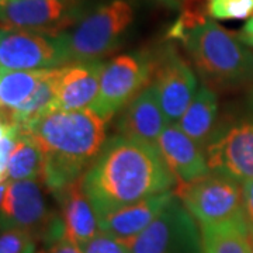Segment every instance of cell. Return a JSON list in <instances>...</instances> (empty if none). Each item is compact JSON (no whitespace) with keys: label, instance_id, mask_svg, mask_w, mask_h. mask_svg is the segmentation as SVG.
<instances>
[{"label":"cell","instance_id":"cell-5","mask_svg":"<svg viewBox=\"0 0 253 253\" xmlns=\"http://www.w3.org/2000/svg\"><path fill=\"white\" fill-rule=\"evenodd\" d=\"M176 197L199 225H211L244 218L242 183L210 172L196 180L177 184Z\"/></svg>","mask_w":253,"mask_h":253},{"label":"cell","instance_id":"cell-16","mask_svg":"<svg viewBox=\"0 0 253 253\" xmlns=\"http://www.w3.org/2000/svg\"><path fill=\"white\" fill-rule=\"evenodd\" d=\"M103 69L104 63L101 61L73 62L65 65L52 111L90 109L99 94Z\"/></svg>","mask_w":253,"mask_h":253},{"label":"cell","instance_id":"cell-30","mask_svg":"<svg viewBox=\"0 0 253 253\" xmlns=\"http://www.w3.org/2000/svg\"><path fill=\"white\" fill-rule=\"evenodd\" d=\"M158 1H161L162 4L168 6L169 9L180 10V7L183 6V3H184L186 0H158Z\"/></svg>","mask_w":253,"mask_h":253},{"label":"cell","instance_id":"cell-29","mask_svg":"<svg viewBox=\"0 0 253 253\" xmlns=\"http://www.w3.org/2000/svg\"><path fill=\"white\" fill-rule=\"evenodd\" d=\"M238 38L245 45L253 46V16L246 21L244 28L238 33Z\"/></svg>","mask_w":253,"mask_h":253},{"label":"cell","instance_id":"cell-22","mask_svg":"<svg viewBox=\"0 0 253 253\" xmlns=\"http://www.w3.org/2000/svg\"><path fill=\"white\" fill-rule=\"evenodd\" d=\"M51 69L37 71H1L0 72V104L1 116H6L13 110L26 103L36 91Z\"/></svg>","mask_w":253,"mask_h":253},{"label":"cell","instance_id":"cell-24","mask_svg":"<svg viewBox=\"0 0 253 253\" xmlns=\"http://www.w3.org/2000/svg\"><path fill=\"white\" fill-rule=\"evenodd\" d=\"M36 238L21 228H4L0 236V253H24Z\"/></svg>","mask_w":253,"mask_h":253},{"label":"cell","instance_id":"cell-31","mask_svg":"<svg viewBox=\"0 0 253 253\" xmlns=\"http://www.w3.org/2000/svg\"><path fill=\"white\" fill-rule=\"evenodd\" d=\"M24 253H44V251H41V252H38V249H37V244L36 241H33L31 244L28 245V248L24 251Z\"/></svg>","mask_w":253,"mask_h":253},{"label":"cell","instance_id":"cell-7","mask_svg":"<svg viewBox=\"0 0 253 253\" xmlns=\"http://www.w3.org/2000/svg\"><path fill=\"white\" fill-rule=\"evenodd\" d=\"M126 245L131 253H203L196 219L176 194L159 217Z\"/></svg>","mask_w":253,"mask_h":253},{"label":"cell","instance_id":"cell-32","mask_svg":"<svg viewBox=\"0 0 253 253\" xmlns=\"http://www.w3.org/2000/svg\"><path fill=\"white\" fill-rule=\"evenodd\" d=\"M65 3H68L69 6H72V7H76V9H81V4L83 0H62Z\"/></svg>","mask_w":253,"mask_h":253},{"label":"cell","instance_id":"cell-20","mask_svg":"<svg viewBox=\"0 0 253 253\" xmlns=\"http://www.w3.org/2000/svg\"><path fill=\"white\" fill-rule=\"evenodd\" d=\"M62 69L63 66L51 69L26 103H23L20 107L13 110L9 114L1 116V123L27 126L33 121H36L37 118L42 117L44 114L52 111L58 96Z\"/></svg>","mask_w":253,"mask_h":253},{"label":"cell","instance_id":"cell-8","mask_svg":"<svg viewBox=\"0 0 253 253\" xmlns=\"http://www.w3.org/2000/svg\"><path fill=\"white\" fill-rule=\"evenodd\" d=\"M1 229L21 228L34 238L65 235L62 221L52 224L41 183L37 180L1 181Z\"/></svg>","mask_w":253,"mask_h":253},{"label":"cell","instance_id":"cell-1","mask_svg":"<svg viewBox=\"0 0 253 253\" xmlns=\"http://www.w3.org/2000/svg\"><path fill=\"white\" fill-rule=\"evenodd\" d=\"M158 148L117 135L103 145L83 176V190L97 217L176 189Z\"/></svg>","mask_w":253,"mask_h":253},{"label":"cell","instance_id":"cell-27","mask_svg":"<svg viewBox=\"0 0 253 253\" xmlns=\"http://www.w3.org/2000/svg\"><path fill=\"white\" fill-rule=\"evenodd\" d=\"M244 189V214L246 224L253 232V179L242 183Z\"/></svg>","mask_w":253,"mask_h":253},{"label":"cell","instance_id":"cell-6","mask_svg":"<svg viewBox=\"0 0 253 253\" xmlns=\"http://www.w3.org/2000/svg\"><path fill=\"white\" fill-rule=\"evenodd\" d=\"M152 78V55H118L104 63L99 94L90 109L107 123L151 84Z\"/></svg>","mask_w":253,"mask_h":253},{"label":"cell","instance_id":"cell-14","mask_svg":"<svg viewBox=\"0 0 253 253\" xmlns=\"http://www.w3.org/2000/svg\"><path fill=\"white\" fill-rule=\"evenodd\" d=\"M158 148L177 184H186L210 173L206 151L177 124H169L165 128Z\"/></svg>","mask_w":253,"mask_h":253},{"label":"cell","instance_id":"cell-4","mask_svg":"<svg viewBox=\"0 0 253 253\" xmlns=\"http://www.w3.org/2000/svg\"><path fill=\"white\" fill-rule=\"evenodd\" d=\"M135 18L131 0H107L82 18L62 41L69 63L100 61L116 49Z\"/></svg>","mask_w":253,"mask_h":253},{"label":"cell","instance_id":"cell-10","mask_svg":"<svg viewBox=\"0 0 253 253\" xmlns=\"http://www.w3.org/2000/svg\"><path fill=\"white\" fill-rule=\"evenodd\" d=\"M69 65L62 37L33 31H1L0 69L37 71Z\"/></svg>","mask_w":253,"mask_h":253},{"label":"cell","instance_id":"cell-18","mask_svg":"<svg viewBox=\"0 0 253 253\" xmlns=\"http://www.w3.org/2000/svg\"><path fill=\"white\" fill-rule=\"evenodd\" d=\"M217 116V93L203 83L196 91V96L190 103L186 113L179 120L177 126L206 151L208 141L215 131Z\"/></svg>","mask_w":253,"mask_h":253},{"label":"cell","instance_id":"cell-3","mask_svg":"<svg viewBox=\"0 0 253 253\" xmlns=\"http://www.w3.org/2000/svg\"><path fill=\"white\" fill-rule=\"evenodd\" d=\"M180 41L204 84L212 90L253 84V54L238 34L208 20L189 30Z\"/></svg>","mask_w":253,"mask_h":253},{"label":"cell","instance_id":"cell-2","mask_svg":"<svg viewBox=\"0 0 253 253\" xmlns=\"http://www.w3.org/2000/svg\"><path fill=\"white\" fill-rule=\"evenodd\" d=\"M21 128L44 152L41 180L54 194L82 179L106 144V121L91 109L49 111Z\"/></svg>","mask_w":253,"mask_h":253},{"label":"cell","instance_id":"cell-13","mask_svg":"<svg viewBox=\"0 0 253 253\" xmlns=\"http://www.w3.org/2000/svg\"><path fill=\"white\" fill-rule=\"evenodd\" d=\"M169 124L158 90L151 83L124 109L118 121V129L120 135L158 148L159 138Z\"/></svg>","mask_w":253,"mask_h":253},{"label":"cell","instance_id":"cell-26","mask_svg":"<svg viewBox=\"0 0 253 253\" xmlns=\"http://www.w3.org/2000/svg\"><path fill=\"white\" fill-rule=\"evenodd\" d=\"M84 253H131L128 245L114 236L99 232L83 246Z\"/></svg>","mask_w":253,"mask_h":253},{"label":"cell","instance_id":"cell-11","mask_svg":"<svg viewBox=\"0 0 253 253\" xmlns=\"http://www.w3.org/2000/svg\"><path fill=\"white\" fill-rule=\"evenodd\" d=\"M152 58V83L159 94L163 113L170 124H177L196 96V75L172 44H166Z\"/></svg>","mask_w":253,"mask_h":253},{"label":"cell","instance_id":"cell-23","mask_svg":"<svg viewBox=\"0 0 253 253\" xmlns=\"http://www.w3.org/2000/svg\"><path fill=\"white\" fill-rule=\"evenodd\" d=\"M208 14L214 20H245L253 16V0H210Z\"/></svg>","mask_w":253,"mask_h":253},{"label":"cell","instance_id":"cell-9","mask_svg":"<svg viewBox=\"0 0 253 253\" xmlns=\"http://www.w3.org/2000/svg\"><path fill=\"white\" fill-rule=\"evenodd\" d=\"M210 172L245 183L253 179V114L215 129L206 146Z\"/></svg>","mask_w":253,"mask_h":253},{"label":"cell","instance_id":"cell-17","mask_svg":"<svg viewBox=\"0 0 253 253\" xmlns=\"http://www.w3.org/2000/svg\"><path fill=\"white\" fill-rule=\"evenodd\" d=\"M56 197L65 236L83 248L100 232L97 214L83 190V177L56 193Z\"/></svg>","mask_w":253,"mask_h":253},{"label":"cell","instance_id":"cell-15","mask_svg":"<svg viewBox=\"0 0 253 253\" xmlns=\"http://www.w3.org/2000/svg\"><path fill=\"white\" fill-rule=\"evenodd\" d=\"M173 196V191H168L116 210L110 214L99 215L100 232L114 236L124 244H128L159 217V214L170 203Z\"/></svg>","mask_w":253,"mask_h":253},{"label":"cell","instance_id":"cell-21","mask_svg":"<svg viewBox=\"0 0 253 253\" xmlns=\"http://www.w3.org/2000/svg\"><path fill=\"white\" fill-rule=\"evenodd\" d=\"M44 152L40 145L26 129L21 128L17 145L10 156L4 172H1V181L37 180L42 177Z\"/></svg>","mask_w":253,"mask_h":253},{"label":"cell","instance_id":"cell-12","mask_svg":"<svg viewBox=\"0 0 253 253\" xmlns=\"http://www.w3.org/2000/svg\"><path fill=\"white\" fill-rule=\"evenodd\" d=\"M1 31H33L59 37L75 24L79 9L62 0H1Z\"/></svg>","mask_w":253,"mask_h":253},{"label":"cell","instance_id":"cell-33","mask_svg":"<svg viewBox=\"0 0 253 253\" xmlns=\"http://www.w3.org/2000/svg\"><path fill=\"white\" fill-rule=\"evenodd\" d=\"M249 244H251V253H253V232L249 234Z\"/></svg>","mask_w":253,"mask_h":253},{"label":"cell","instance_id":"cell-25","mask_svg":"<svg viewBox=\"0 0 253 253\" xmlns=\"http://www.w3.org/2000/svg\"><path fill=\"white\" fill-rule=\"evenodd\" d=\"M21 134V126L10 123H1L0 126V173L4 172L10 156L13 154L18 136Z\"/></svg>","mask_w":253,"mask_h":253},{"label":"cell","instance_id":"cell-19","mask_svg":"<svg viewBox=\"0 0 253 253\" xmlns=\"http://www.w3.org/2000/svg\"><path fill=\"white\" fill-rule=\"evenodd\" d=\"M199 226L203 253H251V229L245 217Z\"/></svg>","mask_w":253,"mask_h":253},{"label":"cell","instance_id":"cell-28","mask_svg":"<svg viewBox=\"0 0 253 253\" xmlns=\"http://www.w3.org/2000/svg\"><path fill=\"white\" fill-rule=\"evenodd\" d=\"M44 253H84L83 248L75 244L69 238L63 235L58 241L52 242L48 251H44Z\"/></svg>","mask_w":253,"mask_h":253}]
</instances>
